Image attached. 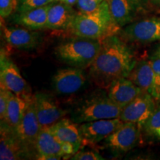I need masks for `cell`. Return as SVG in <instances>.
<instances>
[{
  "mask_svg": "<svg viewBox=\"0 0 160 160\" xmlns=\"http://www.w3.org/2000/svg\"><path fill=\"white\" fill-rule=\"evenodd\" d=\"M102 47L90 66V74L98 85L108 88L113 81L128 77L137 63L134 55L116 35L101 39Z\"/></svg>",
  "mask_w": 160,
  "mask_h": 160,
  "instance_id": "6da1fadb",
  "label": "cell"
},
{
  "mask_svg": "<svg viewBox=\"0 0 160 160\" xmlns=\"http://www.w3.org/2000/svg\"><path fill=\"white\" fill-rule=\"evenodd\" d=\"M68 29L76 37L102 39L112 35V33L119 28L113 22L107 1L103 0L97 13L93 14L77 13Z\"/></svg>",
  "mask_w": 160,
  "mask_h": 160,
  "instance_id": "7a4b0ae2",
  "label": "cell"
},
{
  "mask_svg": "<svg viewBox=\"0 0 160 160\" xmlns=\"http://www.w3.org/2000/svg\"><path fill=\"white\" fill-rule=\"evenodd\" d=\"M101 39L77 37L59 44L55 48L57 57L65 63L83 68L90 67L101 49Z\"/></svg>",
  "mask_w": 160,
  "mask_h": 160,
  "instance_id": "3957f363",
  "label": "cell"
},
{
  "mask_svg": "<svg viewBox=\"0 0 160 160\" xmlns=\"http://www.w3.org/2000/svg\"><path fill=\"white\" fill-rule=\"evenodd\" d=\"M122 108L108 97L92 98L76 110L73 121L87 122L96 120L119 118Z\"/></svg>",
  "mask_w": 160,
  "mask_h": 160,
  "instance_id": "277c9868",
  "label": "cell"
},
{
  "mask_svg": "<svg viewBox=\"0 0 160 160\" xmlns=\"http://www.w3.org/2000/svg\"><path fill=\"white\" fill-rule=\"evenodd\" d=\"M27 99V107L22 119L13 131L27 154H29L32 151H35L36 140L42 128L36 111L34 94L29 96Z\"/></svg>",
  "mask_w": 160,
  "mask_h": 160,
  "instance_id": "5b68a950",
  "label": "cell"
},
{
  "mask_svg": "<svg viewBox=\"0 0 160 160\" xmlns=\"http://www.w3.org/2000/svg\"><path fill=\"white\" fill-rule=\"evenodd\" d=\"M127 40L150 43L160 40V17H150L131 22L122 31Z\"/></svg>",
  "mask_w": 160,
  "mask_h": 160,
  "instance_id": "8992f818",
  "label": "cell"
},
{
  "mask_svg": "<svg viewBox=\"0 0 160 160\" xmlns=\"http://www.w3.org/2000/svg\"><path fill=\"white\" fill-rule=\"evenodd\" d=\"M0 83L2 86L22 97L26 98L32 94L17 66L2 51L0 57Z\"/></svg>",
  "mask_w": 160,
  "mask_h": 160,
  "instance_id": "52a82bcc",
  "label": "cell"
},
{
  "mask_svg": "<svg viewBox=\"0 0 160 160\" xmlns=\"http://www.w3.org/2000/svg\"><path fill=\"white\" fill-rule=\"evenodd\" d=\"M123 124L119 118L83 122L79 126L82 145H95L105 140Z\"/></svg>",
  "mask_w": 160,
  "mask_h": 160,
  "instance_id": "ba28073f",
  "label": "cell"
},
{
  "mask_svg": "<svg viewBox=\"0 0 160 160\" xmlns=\"http://www.w3.org/2000/svg\"><path fill=\"white\" fill-rule=\"evenodd\" d=\"M156 108V101L151 94L142 93L123 108L119 119L123 122L137 124L142 128Z\"/></svg>",
  "mask_w": 160,
  "mask_h": 160,
  "instance_id": "9c48e42d",
  "label": "cell"
},
{
  "mask_svg": "<svg viewBox=\"0 0 160 160\" xmlns=\"http://www.w3.org/2000/svg\"><path fill=\"white\" fill-rule=\"evenodd\" d=\"M140 129L137 124L123 122L105 139L104 145L113 151L127 152L134 148L139 139Z\"/></svg>",
  "mask_w": 160,
  "mask_h": 160,
  "instance_id": "30bf717a",
  "label": "cell"
},
{
  "mask_svg": "<svg viewBox=\"0 0 160 160\" xmlns=\"http://www.w3.org/2000/svg\"><path fill=\"white\" fill-rule=\"evenodd\" d=\"M34 99L36 111L41 128H49L66 114V111L45 93H36Z\"/></svg>",
  "mask_w": 160,
  "mask_h": 160,
  "instance_id": "8fae6325",
  "label": "cell"
},
{
  "mask_svg": "<svg viewBox=\"0 0 160 160\" xmlns=\"http://www.w3.org/2000/svg\"><path fill=\"white\" fill-rule=\"evenodd\" d=\"M85 82V73L79 68L59 70L52 79L53 88L60 94L76 93L82 88Z\"/></svg>",
  "mask_w": 160,
  "mask_h": 160,
  "instance_id": "7c38bea8",
  "label": "cell"
},
{
  "mask_svg": "<svg viewBox=\"0 0 160 160\" xmlns=\"http://www.w3.org/2000/svg\"><path fill=\"white\" fill-rule=\"evenodd\" d=\"M37 159L59 160L64 157L62 142L48 128H42L35 142Z\"/></svg>",
  "mask_w": 160,
  "mask_h": 160,
  "instance_id": "4fadbf2b",
  "label": "cell"
},
{
  "mask_svg": "<svg viewBox=\"0 0 160 160\" xmlns=\"http://www.w3.org/2000/svg\"><path fill=\"white\" fill-rule=\"evenodd\" d=\"M108 92L110 99L122 108L143 93L127 77L119 78L113 81L108 88Z\"/></svg>",
  "mask_w": 160,
  "mask_h": 160,
  "instance_id": "5bb4252c",
  "label": "cell"
},
{
  "mask_svg": "<svg viewBox=\"0 0 160 160\" xmlns=\"http://www.w3.org/2000/svg\"><path fill=\"white\" fill-rule=\"evenodd\" d=\"M27 156L25 150L16 137L13 130L1 121L0 159L17 160L23 159Z\"/></svg>",
  "mask_w": 160,
  "mask_h": 160,
  "instance_id": "9a60e30c",
  "label": "cell"
},
{
  "mask_svg": "<svg viewBox=\"0 0 160 160\" xmlns=\"http://www.w3.org/2000/svg\"><path fill=\"white\" fill-rule=\"evenodd\" d=\"M49 5L46 28L57 31L68 30L77 13L71 5L59 0Z\"/></svg>",
  "mask_w": 160,
  "mask_h": 160,
  "instance_id": "2e32d148",
  "label": "cell"
},
{
  "mask_svg": "<svg viewBox=\"0 0 160 160\" xmlns=\"http://www.w3.org/2000/svg\"><path fill=\"white\" fill-rule=\"evenodd\" d=\"M2 31L5 41L17 48H33L39 43V34L33 30L3 26Z\"/></svg>",
  "mask_w": 160,
  "mask_h": 160,
  "instance_id": "e0dca14e",
  "label": "cell"
},
{
  "mask_svg": "<svg viewBox=\"0 0 160 160\" xmlns=\"http://www.w3.org/2000/svg\"><path fill=\"white\" fill-rule=\"evenodd\" d=\"M61 142H66L74 147L75 153L79 151L82 145V137L79 128L74 122L68 119H59L48 128Z\"/></svg>",
  "mask_w": 160,
  "mask_h": 160,
  "instance_id": "ac0fdd59",
  "label": "cell"
},
{
  "mask_svg": "<svg viewBox=\"0 0 160 160\" xmlns=\"http://www.w3.org/2000/svg\"><path fill=\"white\" fill-rule=\"evenodd\" d=\"M49 5L24 12H18L13 20L18 25L24 26L30 30L36 31L45 29L47 24Z\"/></svg>",
  "mask_w": 160,
  "mask_h": 160,
  "instance_id": "d6986e66",
  "label": "cell"
},
{
  "mask_svg": "<svg viewBox=\"0 0 160 160\" xmlns=\"http://www.w3.org/2000/svg\"><path fill=\"white\" fill-rule=\"evenodd\" d=\"M143 93L151 94L152 86L153 82V71L150 60H140L137 62L133 70L128 76Z\"/></svg>",
  "mask_w": 160,
  "mask_h": 160,
  "instance_id": "ffe728a7",
  "label": "cell"
},
{
  "mask_svg": "<svg viewBox=\"0 0 160 160\" xmlns=\"http://www.w3.org/2000/svg\"><path fill=\"white\" fill-rule=\"evenodd\" d=\"M114 25L118 28L128 25L134 19L136 11L128 0H106Z\"/></svg>",
  "mask_w": 160,
  "mask_h": 160,
  "instance_id": "44dd1931",
  "label": "cell"
},
{
  "mask_svg": "<svg viewBox=\"0 0 160 160\" xmlns=\"http://www.w3.org/2000/svg\"><path fill=\"white\" fill-rule=\"evenodd\" d=\"M28 97H22L15 94L13 92H11L5 117L1 121L7 124L9 128H11L13 131L18 127L22 119L27 107Z\"/></svg>",
  "mask_w": 160,
  "mask_h": 160,
  "instance_id": "7402d4cb",
  "label": "cell"
},
{
  "mask_svg": "<svg viewBox=\"0 0 160 160\" xmlns=\"http://www.w3.org/2000/svg\"><path fill=\"white\" fill-rule=\"evenodd\" d=\"M142 128L150 137L160 139V105L156 108L155 111L146 121Z\"/></svg>",
  "mask_w": 160,
  "mask_h": 160,
  "instance_id": "603a6c76",
  "label": "cell"
},
{
  "mask_svg": "<svg viewBox=\"0 0 160 160\" xmlns=\"http://www.w3.org/2000/svg\"><path fill=\"white\" fill-rule=\"evenodd\" d=\"M150 62L153 71L151 96L155 99L156 102H160V57L153 54L150 59Z\"/></svg>",
  "mask_w": 160,
  "mask_h": 160,
  "instance_id": "cb8c5ba5",
  "label": "cell"
},
{
  "mask_svg": "<svg viewBox=\"0 0 160 160\" xmlns=\"http://www.w3.org/2000/svg\"><path fill=\"white\" fill-rule=\"evenodd\" d=\"M77 8L84 14H93L99 11L101 3L98 0H77Z\"/></svg>",
  "mask_w": 160,
  "mask_h": 160,
  "instance_id": "d4e9b609",
  "label": "cell"
},
{
  "mask_svg": "<svg viewBox=\"0 0 160 160\" xmlns=\"http://www.w3.org/2000/svg\"><path fill=\"white\" fill-rule=\"evenodd\" d=\"M58 0H22L18 6V12H24L28 10L37 8L48 5Z\"/></svg>",
  "mask_w": 160,
  "mask_h": 160,
  "instance_id": "484cf974",
  "label": "cell"
},
{
  "mask_svg": "<svg viewBox=\"0 0 160 160\" xmlns=\"http://www.w3.org/2000/svg\"><path fill=\"white\" fill-rule=\"evenodd\" d=\"M18 0H0V15L2 19L8 17L17 7Z\"/></svg>",
  "mask_w": 160,
  "mask_h": 160,
  "instance_id": "4316f807",
  "label": "cell"
},
{
  "mask_svg": "<svg viewBox=\"0 0 160 160\" xmlns=\"http://www.w3.org/2000/svg\"><path fill=\"white\" fill-rule=\"evenodd\" d=\"M11 92V91L8 89L1 85V88H0V118H1V120L4 119L5 117Z\"/></svg>",
  "mask_w": 160,
  "mask_h": 160,
  "instance_id": "83f0119b",
  "label": "cell"
},
{
  "mask_svg": "<svg viewBox=\"0 0 160 160\" xmlns=\"http://www.w3.org/2000/svg\"><path fill=\"white\" fill-rule=\"evenodd\" d=\"M71 159L73 160H103L104 158L97 152L93 151H77L72 156Z\"/></svg>",
  "mask_w": 160,
  "mask_h": 160,
  "instance_id": "f1b7e54d",
  "label": "cell"
},
{
  "mask_svg": "<svg viewBox=\"0 0 160 160\" xmlns=\"http://www.w3.org/2000/svg\"><path fill=\"white\" fill-rule=\"evenodd\" d=\"M135 10L136 13L147 12L153 6L149 0H128Z\"/></svg>",
  "mask_w": 160,
  "mask_h": 160,
  "instance_id": "f546056e",
  "label": "cell"
},
{
  "mask_svg": "<svg viewBox=\"0 0 160 160\" xmlns=\"http://www.w3.org/2000/svg\"><path fill=\"white\" fill-rule=\"evenodd\" d=\"M62 150L64 153V157L65 156H70L75 154V149L73 145L69 142H62Z\"/></svg>",
  "mask_w": 160,
  "mask_h": 160,
  "instance_id": "4dcf8cb0",
  "label": "cell"
},
{
  "mask_svg": "<svg viewBox=\"0 0 160 160\" xmlns=\"http://www.w3.org/2000/svg\"><path fill=\"white\" fill-rule=\"evenodd\" d=\"M149 2L153 6L160 8V0H149Z\"/></svg>",
  "mask_w": 160,
  "mask_h": 160,
  "instance_id": "1f68e13d",
  "label": "cell"
},
{
  "mask_svg": "<svg viewBox=\"0 0 160 160\" xmlns=\"http://www.w3.org/2000/svg\"><path fill=\"white\" fill-rule=\"evenodd\" d=\"M59 1H62L63 2H65L66 4H68V5L73 6L77 4V0H59Z\"/></svg>",
  "mask_w": 160,
  "mask_h": 160,
  "instance_id": "d6a6232c",
  "label": "cell"
},
{
  "mask_svg": "<svg viewBox=\"0 0 160 160\" xmlns=\"http://www.w3.org/2000/svg\"><path fill=\"white\" fill-rule=\"evenodd\" d=\"M154 54L157 55V56H159V57H160V45H159V47H158V48H157V51L155 52Z\"/></svg>",
  "mask_w": 160,
  "mask_h": 160,
  "instance_id": "836d02e7",
  "label": "cell"
},
{
  "mask_svg": "<svg viewBox=\"0 0 160 160\" xmlns=\"http://www.w3.org/2000/svg\"><path fill=\"white\" fill-rule=\"evenodd\" d=\"M98 1H99V2H100V3H101V2H102V1H103V0H98Z\"/></svg>",
  "mask_w": 160,
  "mask_h": 160,
  "instance_id": "e575fe53",
  "label": "cell"
},
{
  "mask_svg": "<svg viewBox=\"0 0 160 160\" xmlns=\"http://www.w3.org/2000/svg\"><path fill=\"white\" fill-rule=\"evenodd\" d=\"M18 1H19V2H21V1H22V0H18Z\"/></svg>",
  "mask_w": 160,
  "mask_h": 160,
  "instance_id": "d590c367",
  "label": "cell"
}]
</instances>
